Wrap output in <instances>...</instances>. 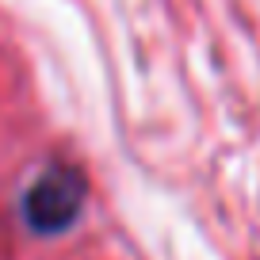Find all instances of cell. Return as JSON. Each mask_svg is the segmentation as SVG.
Returning a JSON list of instances; mask_svg holds the SVG:
<instances>
[{
    "mask_svg": "<svg viewBox=\"0 0 260 260\" xmlns=\"http://www.w3.org/2000/svg\"><path fill=\"white\" fill-rule=\"evenodd\" d=\"M84 195L88 187L81 172L69 165H54L23 191V222L35 234H61L81 218Z\"/></svg>",
    "mask_w": 260,
    "mask_h": 260,
    "instance_id": "obj_1",
    "label": "cell"
}]
</instances>
